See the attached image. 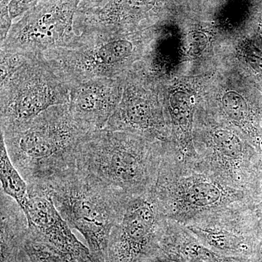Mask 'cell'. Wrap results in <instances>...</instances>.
Listing matches in <instances>:
<instances>
[{"label": "cell", "mask_w": 262, "mask_h": 262, "mask_svg": "<svg viewBox=\"0 0 262 262\" xmlns=\"http://www.w3.org/2000/svg\"><path fill=\"white\" fill-rule=\"evenodd\" d=\"M259 262H262V239L261 244H259Z\"/></svg>", "instance_id": "7402d4cb"}, {"label": "cell", "mask_w": 262, "mask_h": 262, "mask_svg": "<svg viewBox=\"0 0 262 262\" xmlns=\"http://www.w3.org/2000/svg\"><path fill=\"white\" fill-rule=\"evenodd\" d=\"M151 192L164 217L184 226L253 203L248 192L229 185L198 160L167 149Z\"/></svg>", "instance_id": "6da1fadb"}, {"label": "cell", "mask_w": 262, "mask_h": 262, "mask_svg": "<svg viewBox=\"0 0 262 262\" xmlns=\"http://www.w3.org/2000/svg\"><path fill=\"white\" fill-rule=\"evenodd\" d=\"M91 133L72 116L67 103L48 108L24 130L2 134L29 189H39L77 166V153Z\"/></svg>", "instance_id": "7a4b0ae2"}, {"label": "cell", "mask_w": 262, "mask_h": 262, "mask_svg": "<svg viewBox=\"0 0 262 262\" xmlns=\"http://www.w3.org/2000/svg\"><path fill=\"white\" fill-rule=\"evenodd\" d=\"M176 262H248L247 258L229 256L203 244L184 225L166 220L159 254Z\"/></svg>", "instance_id": "4fadbf2b"}, {"label": "cell", "mask_w": 262, "mask_h": 262, "mask_svg": "<svg viewBox=\"0 0 262 262\" xmlns=\"http://www.w3.org/2000/svg\"><path fill=\"white\" fill-rule=\"evenodd\" d=\"M105 0H80L77 11H84L96 8L103 3Z\"/></svg>", "instance_id": "ffe728a7"}, {"label": "cell", "mask_w": 262, "mask_h": 262, "mask_svg": "<svg viewBox=\"0 0 262 262\" xmlns=\"http://www.w3.org/2000/svg\"><path fill=\"white\" fill-rule=\"evenodd\" d=\"M24 249L30 262H94L92 258L62 252L41 239L29 227Z\"/></svg>", "instance_id": "2e32d148"}, {"label": "cell", "mask_w": 262, "mask_h": 262, "mask_svg": "<svg viewBox=\"0 0 262 262\" xmlns=\"http://www.w3.org/2000/svg\"><path fill=\"white\" fill-rule=\"evenodd\" d=\"M140 48L138 39L127 33H83L70 47L43 56L70 89L92 79L123 77Z\"/></svg>", "instance_id": "8992f818"}, {"label": "cell", "mask_w": 262, "mask_h": 262, "mask_svg": "<svg viewBox=\"0 0 262 262\" xmlns=\"http://www.w3.org/2000/svg\"><path fill=\"white\" fill-rule=\"evenodd\" d=\"M125 80V76L96 78L71 86L72 116L93 132L103 130L120 103Z\"/></svg>", "instance_id": "30bf717a"}, {"label": "cell", "mask_w": 262, "mask_h": 262, "mask_svg": "<svg viewBox=\"0 0 262 262\" xmlns=\"http://www.w3.org/2000/svg\"><path fill=\"white\" fill-rule=\"evenodd\" d=\"M166 220L151 190L130 196L110 234L106 262H145L158 256Z\"/></svg>", "instance_id": "ba28073f"}, {"label": "cell", "mask_w": 262, "mask_h": 262, "mask_svg": "<svg viewBox=\"0 0 262 262\" xmlns=\"http://www.w3.org/2000/svg\"><path fill=\"white\" fill-rule=\"evenodd\" d=\"M103 129L155 140L164 136V121L151 96L130 80H125L120 103Z\"/></svg>", "instance_id": "8fae6325"}, {"label": "cell", "mask_w": 262, "mask_h": 262, "mask_svg": "<svg viewBox=\"0 0 262 262\" xmlns=\"http://www.w3.org/2000/svg\"><path fill=\"white\" fill-rule=\"evenodd\" d=\"M42 1L43 0H0V3L8 5L10 18L13 21Z\"/></svg>", "instance_id": "ac0fdd59"}, {"label": "cell", "mask_w": 262, "mask_h": 262, "mask_svg": "<svg viewBox=\"0 0 262 262\" xmlns=\"http://www.w3.org/2000/svg\"><path fill=\"white\" fill-rule=\"evenodd\" d=\"M224 113L229 120L237 124H243L248 116V106L244 98L237 93L228 92L222 100Z\"/></svg>", "instance_id": "e0dca14e"}, {"label": "cell", "mask_w": 262, "mask_h": 262, "mask_svg": "<svg viewBox=\"0 0 262 262\" xmlns=\"http://www.w3.org/2000/svg\"><path fill=\"white\" fill-rule=\"evenodd\" d=\"M0 151L1 190L13 198L25 213L29 199L28 184L10 159L2 133Z\"/></svg>", "instance_id": "9a60e30c"}, {"label": "cell", "mask_w": 262, "mask_h": 262, "mask_svg": "<svg viewBox=\"0 0 262 262\" xmlns=\"http://www.w3.org/2000/svg\"><path fill=\"white\" fill-rule=\"evenodd\" d=\"M1 262H25L27 216L18 203L1 190Z\"/></svg>", "instance_id": "5bb4252c"}, {"label": "cell", "mask_w": 262, "mask_h": 262, "mask_svg": "<svg viewBox=\"0 0 262 262\" xmlns=\"http://www.w3.org/2000/svg\"><path fill=\"white\" fill-rule=\"evenodd\" d=\"M184 227L215 251L244 258L251 253L260 230L251 208L225 212Z\"/></svg>", "instance_id": "9c48e42d"}, {"label": "cell", "mask_w": 262, "mask_h": 262, "mask_svg": "<svg viewBox=\"0 0 262 262\" xmlns=\"http://www.w3.org/2000/svg\"><path fill=\"white\" fill-rule=\"evenodd\" d=\"M251 211L257 222L258 227L262 229V192L253 201Z\"/></svg>", "instance_id": "d6986e66"}, {"label": "cell", "mask_w": 262, "mask_h": 262, "mask_svg": "<svg viewBox=\"0 0 262 262\" xmlns=\"http://www.w3.org/2000/svg\"><path fill=\"white\" fill-rule=\"evenodd\" d=\"M70 89L43 54H30L1 80V132L24 130L48 108L70 102Z\"/></svg>", "instance_id": "5b68a950"}, {"label": "cell", "mask_w": 262, "mask_h": 262, "mask_svg": "<svg viewBox=\"0 0 262 262\" xmlns=\"http://www.w3.org/2000/svg\"><path fill=\"white\" fill-rule=\"evenodd\" d=\"M29 203L25 215L29 228L46 243L66 253L92 258L89 248L72 233L51 198L39 190L29 189Z\"/></svg>", "instance_id": "7c38bea8"}, {"label": "cell", "mask_w": 262, "mask_h": 262, "mask_svg": "<svg viewBox=\"0 0 262 262\" xmlns=\"http://www.w3.org/2000/svg\"><path fill=\"white\" fill-rule=\"evenodd\" d=\"M80 0H43L12 24L1 50L32 54L68 48L79 35L74 24Z\"/></svg>", "instance_id": "52a82bcc"}, {"label": "cell", "mask_w": 262, "mask_h": 262, "mask_svg": "<svg viewBox=\"0 0 262 262\" xmlns=\"http://www.w3.org/2000/svg\"><path fill=\"white\" fill-rule=\"evenodd\" d=\"M32 190L42 191L51 198L71 228L82 234L94 262H106L110 234L130 196L77 166Z\"/></svg>", "instance_id": "277c9868"}, {"label": "cell", "mask_w": 262, "mask_h": 262, "mask_svg": "<svg viewBox=\"0 0 262 262\" xmlns=\"http://www.w3.org/2000/svg\"><path fill=\"white\" fill-rule=\"evenodd\" d=\"M165 150L144 136L103 129L80 146L77 167L127 196L140 195L154 187Z\"/></svg>", "instance_id": "3957f363"}, {"label": "cell", "mask_w": 262, "mask_h": 262, "mask_svg": "<svg viewBox=\"0 0 262 262\" xmlns=\"http://www.w3.org/2000/svg\"><path fill=\"white\" fill-rule=\"evenodd\" d=\"M145 262H176L173 260L170 259V258L165 257V256H161V255H158V256H155V257L150 258Z\"/></svg>", "instance_id": "44dd1931"}]
</instances>
